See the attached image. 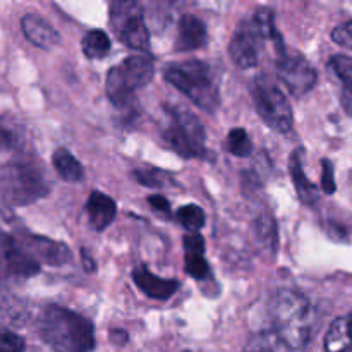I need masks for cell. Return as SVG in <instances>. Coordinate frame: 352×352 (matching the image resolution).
<instances>
[{
  "mask_svg": "<svg viewBox=\"0 0 352 352\" xmlns=\"http://www.w3.org/2000/svg\"><path fill=\"white\" fill-rule=\"evenodd\" d=\"M272 337L284 349H301L308 344L313 327L311 302L298 291L280 289L270 302Z\"/></svg>",
  "mask_w": 352,
  "mask_h": 352,
  "instance_id": "obj_1",
  "label": "cell"
},
{
  "mask_svg": "<svg viewBox=\"0 0 352 352\" xmlns=\"http://www.w3.org/2000/svg\"><path fill=\"white\" fill-rule=\"evenodd\" d=\"M226 148L234 157H248L253 151V141L248 136L246 131L237 127V129L230 131L229 136H227Z\"/></svg>",
  "mask_w": 352,
  "mask_h": 352,
  "instance_id": "obj_22",
  "label": "cell"
},
{
  "mask_svg": "<svg viewBox=\"0 0 352 352\" xmlns=\"http://www.w3.org/2000/svg\"><path fill=\"white\" fill-rule=\"evenodd\" d=\"M21 30L34 47L43 50H52L60 43V34L57 33V30L38 14H26L21 19Z\"/></svg>",
  "mask_w": 352,
  "mask_h": 352,
  "instance_id": "obj_13",
  "label": "cell"
},
{
  "mask_svg": "<svg viewBox=\"0 0 352 352\" xmlns=\"http://www.w3.org/2000/svg\"><path fill=\"white\" fill-rule=\"evenodd\" d=\"M250 352H278V351L272 349V347H261V349H254V351H250Z\"/></svg>",
  "mask_w": 352,
  "mask_h": 352,
  "instance_id": "obj_35",
  "label": "cell"
},
{
  "mask_svg": "<svg viewBox=\"0 0 352 352\" xmlns=\"http://www.w3.org/2000/svg\"><path fill=\"white\" fill-rule=\"evenodd\" d=\"M291 175L299 199H301L305 205H315L320 199V192L318 188L306 177L305 167H302V150H299V148L291 157Z\"/></svg>",
  "mask_w": 352,
  "mask_h": 352,
  "instance_id": "obj_18",
  "label": "cell"
},
{
  "mask_svg": "<svg viewBox=\"0 0 352 352\" xmlns=\"http://www.w3.org/2000/svg\"><path fill=\"white\" fill-rule=\"evenodd\" d=\"M110 339H112L116 344H126L127 342V333L124 332V330L116 329V330H112V332H110Z\"/></svg>",
  "mask_w": 352,
  "mask_h": 352,
  "instance_id": "obj_33",
  "label": "cell"
},
{
  "mask_svg": "<svg viewBox=\"0 0 352 352\" xmlns=\"http://www.w3.org/2000/svg\"><path fill=\"white\" fill-rule=\"evenodd\" d=\"M38 272H40V263H36L31 256H28V254L17 246V243L14 239L12 243L0 253V274L6 275V277L28 278L36 275Z\"/></svg>",
  "mask_w": 352,
  "mask_h": 352,
  "instance_id": "obj_12",
  "label": "cell"
},
{
  "mask_svg": "<svg viewBox=\"0 0 352 352\" xmlns=\"http://www.w3.org/2000/svg\"><path fill=\"white\" fill-rule=\"evenodd\" d=\"M2 136H3V133H2V131H0V140H2Z\"/></svg>",
  "mask_w": 352,
  "mask_h": 352,
  "instance_id": "obj_36",
  "label": "cell"
},
{
  "mask_svg": "<svg viewBox=\"0 0 352 352\" xmlns=\"http://www.w3.org/2000/svg\"><path fill=\"white\" fill-rule=\"evenodd\" d=\"M81 260H82V265H85V270H86V272L96 270L95 261H93V258L89 256L88 251H86V250H81Z\"/></svg>",
  "mask_w": 352,
  "mask_h": 352,
  "instance_id": "obj_32",
  "label": "cell"
},
{
  "mask_svg": "<svg viewBox=\"0 0 352 352\" xmlns=\"http://www.w3.org/2000/svg\"><path fill=\"white\" fill-rule=\"evenodd\" d=\"M133 280L148 298L157 299V301H165L172 298L177 292L179 282L168 280V278H160L151 274L148 268L140 267L133 272Z\"/></svg>",
  "mask_w": 352,
  "mask_h": 352,
  "instance_id": "obj_14",
  "label": "cell"
},
{
  "mask_svg": "<svg viewBox=\"0 0 352 352\" xmlns=\"http://www.w3.org/2000/svg\"><path fill=\"white\" fill-rule=\"evenodd\" d=\"M28 256L33 258L36 263H47L50 267H62L69 263L72 258L71 250L64 243H57L48 237L24 236L17 244Z\"/></svg>",
  "mask_w": 352,
  "mask_h": 352,
  "instance_id": "obj_11",
  "label": "cell"
},
{
  "mask_svg": "<svg viewBox=\"0 0 352 352\" xmlns=\"http://www.w3.org/2000/svg\"><path fill=\"white\" fill-rule=\"evenodd\" d=\"M10 243H12V237L7 236V234H3L2 230H0V253H2V251L6 250Z\"/></svg>",
  "mask_w": 352,
  "mask_h": 352,
  "instance_id": "obj_34",
  "label": "cell"
},
{
  "mask_svg": "<svg viewBox=\"0 0 352 352\" xmlns=\"http://www.w3.org/2000/svg\"><path fill=\"white\" fill-rule=\"evenodd\" d=\"M206 43V28L201 19L192 14H184L179 21V33L175 38V50L191 52Z\"/></svg>",
  "mask_w": 352,
  "mask_h": 352,
  "instance_id": "obj_15",
  "label": "cell"
},
{
  "mask_svg": "<svg viewBox=\"0 0 352 352\" xmlns=\"http://www.w3.org/2000/svg\"><path fill=\"white\" fill-rule=\"evenodd\" d=\"M330 69L342 79L344 85L352 86V57H349V55H336L330 60Z\"/></svg>",
  "mask_w": 352,
  "mask_h": 352,
  "instance_id": "obj_25",
  "label": "cell"
},
{
  "mask_svg": "<svg viewBox=\"0 0 352 352\" xmlns=\"http://www.w3.org/2000/svg\"><path fill=\"white\" fill-rule=\"evenodd\" d=\"M43 172L30 162H10L0 172V195L12 206H26L48 195Z\"/></svg>",
  "mask_w": 352,
  "mask_h": 352,
  "instance_id": "obj_5",
  "label": "cell"
},
{
  "mask_svg": "<svg viewBox=\"0 0 352 352\" xmlns=\"http://www.w3.org/2000/svg\"><path fill=\"white\" fill-rule=\"evenodd\" d=\"M332 40L340 47L352 50V21H347V23L337 26L332 31Z\"/></svg>",
  "mask_w": 352,
  "mask_h": 352,
  "instance_id": "obj_27",
  "label": "cell"
},
{
  "mask_svg": "<svg viewBox=\"0 0 352 352\" xmlns=\"http://www.w3.org/2000/svg\"><path fill=\"white\" fill-rule=\"evenodd\" d=\"M277 76L291 95L302 96L315 88L318 72L311 62L299 52L291 50L277 40Z\"/></svg>",
  "mask_w": 352,
  "mask_h": 352,
  "instance_id": "obj_10",
  "label": "cell"
},
{
  "mask_svg": "<svg viewBox=\"0 0 352 352\" xmlns=\"http://www.w3.org/2000/svg\"><path fill=\"white\" fill-rule=\"evenodd\" d=\"M340 102H342L344 110H346L349 116H352V86L344 85L342 95H340Z\"/></svg>",
  "mask_w": 352,
  "mask_h": 352,
  "instance_id": "obj_31",
  "label": "cell"
},
{
  "mask_svg": "<svg viewBox=\"0 0 352 352\" xmlns=\"http://www.w3.org/2000/svg\"><path fill=\"white\" fill-rule=\"evenodd\" d=\"M322 188L327 195H332L336 192V179H333V165L330 160H323L322 162Z\"/></svg>",
  "mask_w": 352,
  "mask_h": 352,
  "instance_id": "obj_28",
  "label": "cell"
},
{
  "mask_svg": "<svg viewBox=\"0 0 352 352\" xmlns=\"http://www.w3.org/2000/svg\"><path fill=\"white\" fill-rule=\"evenodd\" d=\"M251 98L258 116L263 119L270 129L280 134H287L292 129L291 103L287 102L282 89L267 76H258L251 82Z\"/></svg>",
  "mask_w": 352,
  "mask_h": 352,
  "instance_id": "obj_8",
  "label": "cell"
},
{
  "mask_svg": "<svg viewBox=\"0 0 352 352\" xmlns=\"http://www.w3.org/2000/svg\"><path fill=\"white\" fill-rule=\"evenodd\" d=\"M182 352H196V351H189V349H188V351H182Z\"/></svg>",
  "mask_w": 352,
  "mask_h": 352,
  "instance_id": "obj_37",
  "label": "cell"
},
{
  "mask_svg": "<svg viewBox=\"0 0 352 352\" xmlns=\"http://www.w3.org/2000/svg\"><path fill=\"white\" fill-rule=\"evenodd\" d=\"M186 272L196 280H203L210 275L208 261L201 253H186Z\"/></svg>",
  "mask_w": 352,
  "mask_h": 352,
  "instance_id": "obj_24",
  "label": "cell"
},
{
  "mask_svg": "<svg viewBox=\"0 0 352 352\" xmlns=\"http://www.w3.org/2000/svg\"><path fill=\"white\" fill-rule=\"evenodd\" d=\"M278 36L275 30L274 14L268 9H258L251 17H244L237 24L229 43L230 58L241 69H251L260 62L265 40Z\"/></svg>",
  "mask_w": 352,
  "mask_h": 352,
  "instance_id": "obj_4",
  "label": "cell"
},
{
  "mask_svg": "<svg viewBox=\"0 0 352 352\" xmlns=\"http://www.w3.org/2000/svg\"><path fill=\"white\" fill-rule=\"evenodd\" d=\"M0 352H26L24 339L12 330H0Z\"/></svg>",
  "mask_w": 352,
  "mask_h": 352,
  "instance_id": "obj_26",
  "label": "cell"
},
{
  "mask_svg": "<svg viewBox=\"0 0 352 352\" xmlns=\"http://www.w3.org/2000/svg\"><path fill=\"white\" fill-rule=\"evenodd\" d=\"M177 219L191 234H198L205 226V212L198 205H184L179 208Z\"/></svg>",
  "mask_w": 352,
  "mask_h": 352,
  "instance_id": "obj_21",
  "label": "cell"
},
{
  "mask_svg": "<svg viewBox=\"0 0 352 352\" xmlns=\"http://www.w3.org/2000/svg\"><path fill=\"white\" fill-rule=\"evenodd\" d=\"M168 126L164 129V141L181 157L198 158L205 155V129L195 113L184 107L167 109Z\"/></svg>",
  "mask_w": 352,
  "mask_h": 352,
  "instance_id": "obj_7",
  "label": "cell"
},
{
  "mask_svg": "<svg viewBox=\"0 0 352 352\" xmlns=\"http://www.w3.org/2000/svg\"><path fill=\"white\" fill-rule=\"evenodd\" d=\"M110 26L116 36L133 50H150V31L140 3L134 0H116L110 6Z\"/></svg>",
  "mask_w": 352,
  "mask_h": 352,
  "instance_id": "obj_9",
  "label": "cell"
},
{
  "mask_svg": "<svg viewBox=\"0 0 352 352\" xmlns=\"http://www.w3.org/2000/svg\"><path fill=\"white\" fill-rule=\"evenodd\" d=\"M81 47L82 54L91 60L93 58H103L110 50V40L105 31L93 30L85 34V38L81 40Z\"/></svg>",
  "mask_w": 352,
  "mask_h": 352,
  "instance_id": "obj_20",
  "label": "cell"
},
{
  "mask_svg": "<svg viewBox=\"0 0 352 352\" xmlns=\"http://www.w3.org/2000/svg\"><path fill=\"white\" fill-rule=\"evenodd\" d=\"M153 76V60L148 55H133L110 69L107 74V96L116 107L129 105L134 91L146 86Z\"/></svg>",
  "mask_w": 352,
  "mask_h": 352,
  "instance_id": "obj_6",
  "label": "cell"
},
{
  "mask_svg": "<svg viewBox=\"0 0 352 352\" xmlns=\"http://www.w3.org/2000/svg\"><path fill=\"white\" fill-rule=\"evenodd\" d=\"M186 253H201L205 254V239L199 234H188L184 237Z\"/></svg>",
  "mask_w": 352,
  "mask_h": 352,
  "instance_id": "obj_29",
  "label": "cell"
},
{
  "mask_svg": "<svg viewBox=\"0 0 352 352\" xmlns=\"http://www.w3.org/2000/svg\"><path fill=\"white\" fill-rule=\"evenodd\" d=\"M148 203H150L151 208H153L157 213H160V215H165V217L170 215V203H168L162 195L150 196V198H148Z\"/></svg>",
  "mask_w": 352,
  "mask_h": 352,
  "instance_id": "obj_30",
  "label": "cell"
},
{
  "mask_svg": "<svg viewBox=\"0 0 352 352\" xmlns=\"http://www.w3.org/2000/svg\"><path fill=\"white\" fill-rule=\"evenodd\" d=\"M52 162H54V167L57 170V174L60 175L64 181L69 182H78L81 181L82 175H85V170H82V165L79 164L78 158L71 153L65 148H58L57 151L52 157Z\"/></svg>",
  "mask_w": 352,
  "mask_h": 352,
  "instance_id": "obj_19",
  "label": "cell"
},
{
  "mask_svg": "<svg viewBox=\"0 0 352 352\" xmlns=\"http://www.w3.org/2000/svg\"><path fill=\"white\" fill-rule=\"evenodd\" d=\"M134 179L146 188H164L168 184V175L158 168H140L133 172Z\"/></svg>",
  "mask_w": 352,
  "mask_h": 352,
  "instance_id": "obj_23",
  "label": "cell"
},
{
  "mask_svg": "<svg viewBox=\"0 0 352 352\" xmlns=\"http://www.w3.org/2000/svg\"><path fill=\"white\" fill-rule=\"evenodd\" d=\"M167 82L184 93L195 105L213 113L220 105V91L205 62L186 60L170 64L164 72Z\"/></svg>",
  "mask_w": 352,
  "mask_h": 352,
  "instance_id": "obj_3",
  "label": "cell"
},
{
  "mask_svg": "<svg viewBox=\"0 0 352 352\" xmlns=\"http://www.w3.org/2000/svg\"><path fill=\"white\" fill-rule=\"evenodd\" d=\"M352 351V315L339 316L325 336V352Z\"/></svg>",
  "mask_w": 352,
  "mask_h": 352,
  "instance_id": "obj_17",
  "label": "cell"
},
{
  "mask_svg": "<svg viewBox=\"0 0 352 352\" xmlns=\"http://www.w3.org/2000/svg\"><path fill=\"white\" fill-rule=\"evenodd\" d=\"M38 332L55 352H91L95 349L93 323L62 306L50 305L43 309Z\"/></svg>",
  "mask_w": 352,
  "mask_h": 352,
  "instance_id": "obj_2",
  "label": "cell"
},
{
  "mask_svg": "<svg viewBox=\"0 0 352 352\" xmlns=\"http://www.w3.org/2000/svg\"><path fill=\"white\" fill-rule=\"evenodd\" d=\"M86 212H88L89 223L95 230H103L113 222L117 213V205L110 196L103 195L100 191H93L86 203Z\"/></svg>",
  "mask_w": 352,
  "mask_h": 352,
  "instance_id": "obj_16",
  "label": "cell"
}]
</instances>
